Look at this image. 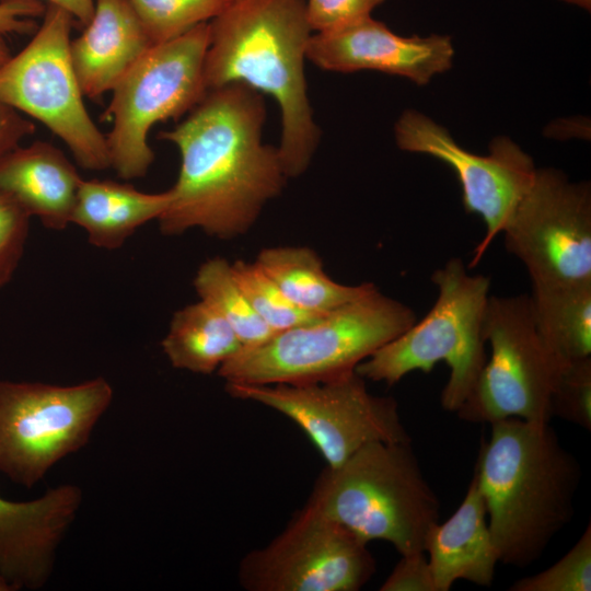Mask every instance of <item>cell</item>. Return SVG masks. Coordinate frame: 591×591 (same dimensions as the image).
Returning <instances> with one entry per match:
<instances>
[{
    "label": "cell",
    "instance_id": "36",
    "mask_svg": "<svg viewBox=\"0 0 591 591\" xmlns=\"http://www.w3.org/2000/svg\"><path fill=\"white\" fill-rule=\"evenodd\" d=\"M563 1L580 7L588 11H590V8H591V0H563Z\"/></svg>",
    "mask_w": 591,
    "mask_h": 591
},
{
    "label": "cell",
    "instance_id": "21",
    "mask_svg": "<svg viewBox=\"0 0 591 591\" xmlns=\"http://www.w3.org/2000/svg\"><path fill=\"white\" fill-rule=\"evenodd\" d=\"M255 263L293 304L315 315L328 313L376 289L371 282L357 286L336 282L325 273L318 255L304 246L264 248Z\"/></svg>",
    "mask_w": 591,
    "mask_h": 591
},
{
    "label": "cell",
    "instance_id": "35",
    "mask_svg": "<svg viewBox=\"0 0 591 591\" xmlns=\"http://www.w3.org/2000/svg\"><path fill=\"white\" fill-rule=\"evenodd\" d=\"M11 56L5 34L0 32V66H2Z\"/></svg>",
    "mask_w": 591,
    "mask_h": 591
},
{
    "label": "cell",
    "instance_id": "20",
    "mask_svg": "<svg viewBox=\"0 0 591 591\" xmlns=\"http://www.w3.org/2000/svg\"><path fill=\"white\" fill-rule=\"evenodd\" d=\"M171 202L170 189L144 193L127 183L82 179L71 223L82 228L90 244L116 250L147 222L159 219Z\"/></svg>",
    "mask_w": 591,
    "mask_h": 591
},
{
    "label": "cell",
    "instance_id": "19",
    "mask_svg": "<svg viewBox=\"0 0 591 591\" xmlns=\"http://www.w3.org/2000/svg\"><path fill=\"white\" fill-rule=\"evenodd\" d=\"M424 551L428 553L436 591H449L459 580L491 586L499 558L474 475L454 513L431 528Z\"/></svg>",
    "mask_w": 591,
    "mask_h": 591
},
{
    "label": "cell",
    "instance_id": "22",
    "mask_svg": "<svg viewBox=\"0 0 591 591\" xmlns=\"http://www.w3.org/2000/svg\"><path fill=\"white\" fill-rule=\"evenodd\" d=\"M529 297L536 331L559 361L591 357V281L532 285Z\"/></svg>",
    "mask_w": 591,
    "mask_h": 591
},
{
    "label": "cell",
    "instance_id": "30",
    "mask_svg": "<svg viewBox=\"0 0 591 591\" xmlns=\"http://www.w3.org/2000/svg\"><path fill=\"white\" fill-rule=\"evenodd\" d=\"M385 0H305L306 16L315 33L329 32L371 15Z\"/></svg>",
    "mask_w": 591,
    "mask_h": 591
},
{
    "label": "cell",
    "instance_id": "18",
    "mask_svg": "<svg viewBox=\"0 0 591 591\" xmlns=\"http://www.w3.org/2000/svg\"><path fill=\"white\" fill-rule=\"evenodd\" d=\"M81 181L63 152L45 141L20 144L0 157V190L48 229L71 223Z\"/></svg>",
    "mask_w": 591,
    "mask_h": 591
},
{
    "label": "cell",
    "instance_id": "27",
    "mask_svg": "<svg viewBox=\"0 0 591 591\" xmlns=\"http://www.w3.org/2000/svg\"><path fill=\"white\" fill-rule=\"evenodd\" d=\"M510 591H590L591 526L588 524L575 545L554 565L514 581Z\"/></svg>",
    "mask_w": 591,
    "mask_h": 591
},
{
    "label": "cell",
    "instance_id": "14",
    "mask_svg": "<svg viewBox=\"0 0 591 591\" xmlns=\"http://www.w3.org/2000/svg\"><path fill=\"white\" fill-rule=\"evenodd\" d=\"M394 134L399 149L431 155L455 172L465 211L478 215L486 228L468 265L474 267L531 187L536 173L532 158L507 137L495 138L487 155L472 153L444 127L414 109L402 114Z\"/></svg>",
    "mask_w": 591,
    "mask_h": 591
},
{
    "label": "cell",
    "instance_id": "34",
    "mask_svg": "<svg viewBox=\"0 0 591 591\" xmlns=\"http://www.w3.org/2000/svg\"><path fill=\"white\" fill-rule=\"evenodd\" d=\"M48 4L61 8L68 12L74 22L85 26L94 12L95 0H46Z\"/></svg>",
    "mask_w": 591,
    "mask_h": 591
},
{
    "label": "cell",
    "instance_id": "10",
    "mask_svg": "<svg viewBox=\"0 0 591 591\" xmlns=\"http://www.w3.org/2000/svg\"><path fill=\"white\" fill-rule=\"evenodd\" d=\"M484 337L490 356L455 412L459 418L477 424L508 418L551 422V397L565 363L541 339L529 294L490 296Z\"/></svg>",
    "mask_w": 591,
    "mask_h": 591
},
{
    "label": "cell",
    "instance_id": "5",
    "mask_svg": "<svg viewBox=\"0 0 591 591\" xmlns=\"http://www.w3.org/2000/svg\"><path fill=\"white\" fill-rule=\"evenodd\" d=\"M416 322L412 308L378 288L318 315L242 348L217 371L225 383L306 384L351 372L379 348Z\"/></svg>",
    "mask_w": 591,
    "mask_h": 591
},
{
    "label": "cell",
    "instance_id": "16",
    "mask_svg": "<svg viewBox=\"0 0 591 591\" xmlns=\"http://www.w3.org/2000/svg\"><path fill=\"white\" fill-rule=\"evenodd\" d=\"M81 503L82 490L71 484L30 501L0 497V577L14 590L42 588Z\"/></svg>",
    "mask_w": 591,
    "mask_h": 591
},
{
    "label": "cell",
    "instance_id": "26",
    "mask_svg": "<svg viewBox=\"0 0 591 591\" xmlns=\"http://www.w3.org/2000/svg\"><path fill=\"white\" fill-rule=\"evenodd\" d=\"M231 268L253 310L274 333L299 326L318 316L293 304L255 262L236 260L231 264Z\"/></svg>",
    "mask_w": 591,
    "mask_h": 591
},
{
    "label": "cell",
    "instance_id": "4",
    "mask_svg": "<svg viewBox=\"0 0 591 591\" xmlns=\"http://www.w3.org/2000/svg\"><path fill=\"white\" fill-rule=\"evenodd\" d=\"M306 503L366 543L385 541L399 555L425 552L440 515L412 441L371 442L339 466H326Z\"/></svg>",
    "mask_w": 591,
    "mask_h": 591
},
{
    "label": "cell",
    "instance_id": "13",
    "mask_svg": "<svg viewBox=\"0 0 591 591\" xmlns=\"http://www.w3.org/2000/svg\"><path fill=\"white\" fill-rule=\"evenodd\" d=\"M505 246L532 285L591 281V188L555 169H536L502 229Z\"/></svg>",
    "mask_w": 591,
    "mask_h": 591
},
{
    "label": "cell",
    "instance_id": "1",
    "mask_svg": "<svg viewBox=\"0 0 591 591\" xmlns=\"http://www.w3.org/2000/svg\"><path fill=\"white\" fill-rule=\"evenodd\" d=\"M264 94L234 82L208 90L159 139L179 151L171 202L158 219L164 235L200 229L232 239L246 233L288 178L278 147L263 141Z\"/></svg>",
    "mask_w": 591,
    "mask_h": 591
},
{
    "label": "cell",
    "instance_id": "29",
    "mask_svg": "<svg viewBox=\"0 0 591 591\" xmlns=\"http://www.w3.org/2000/svg\"><path fill=\"white\" fill-rule=\"evenodd\" d=\"M31 217L0 190V290L16 270L26 244Z\"/></svg>",
    "mask_w": 591,
    "mask_h": 591
},
{
    "label": "cell",
    "instance_id": "17",
    "mask_svg": "<svg viewBox=\"0 0 591 591\" xmlns=\"http://www.w3.org/2000/svg\"><path fill=\"white\" fill-rule=\"evenodd\" d=\"M153 45L127 0H95L90 22L70 42L83 95L95 100L111 92Z\"/></svg>",
    "mask_w": 591,
    "mask_h": 591
},
{
    "label": "cell",
    "instance_id": "25",
    "mask_svg": "<svg viewBox=\"0 0 591 591\" xmlns=\"http://www.w3.org/2000/svg\"><path fill=\"white\" fill-rule=\"evenodd\" d=\"M152 43L173 39L211 21L232 0H127Z\"/></svg>",
    "mask_w": 591,
    "mask_h": 591
},
{
    "label": "cell",
    "instance_id": "2",
    "mask_svg": "<svg viewBox=\"0 0 591 591\" xmlns=\"http://www.w3.org/2000/svg\"><path fill=\"white\" fill-rule=\"evenodd\" d=\"M489 425L474 476L499 563L524 568L572 519L581 468L549 422Z\"/></svg>",
    "mask_w": 591,
    "mask_h": 591
},
{
    "label": "cell",
    "instance_id": "6",
    "mask_svg": "<svg viewBox=\"0 0 591 591\" xmlns=\"http://www.w3.org/2000/svg\"><path fill=\"white\" fill-rule=\"evenodd\" d=\"M437 299L428 313L356 367L364 380L392 386L413 371L430 372L445 362L450 376L441 405L455 413L471 393L487 360L484 322L490 278L468 273L459 257L430 277Z\"/></svg>",
    "mask_w": 591,
    "mask_h": 591
},
{
    "label": "cell",
    "instance_id": "15",
    "mask_svg": "<svg viewBox=\"0 0 591 591\" xmlns=\"http://www.w3.org/2000/svg\"><path fill=\"white\" fill-rule=\"evenodd\" d=\"M453 55L449 36H399L371 15L338 30L314 33L306 47V59L323 70H375L418 85L447 71Z\"/></svg>",
    "mask_w": 591,
    "mask_h": 591
},
{
    "label": "cell",
    "instance_id": "11",
    "mask_svg": "<svg viewBox=\"0 0 591 591\" xmlns=\"http://www.w3.org/2000/svg\"><path fill=\"white\" fill-rule=\"evenodd\" d=\"M225 390L235 398L259 403L290 418L328 467L339 466L371 442L412 441L395 398L370 393L356 371L306 384L225 383Z\"/></svg>",
    "mask_w": 591,
    "mask_h": 591
},
{
    "label": "cell",
    "instance_id": "3",
    "mask_svg": "<svg viewBox=\"0 0 591 591\" xmlns=\"http://www.w3.org/2000/svg\"><path fill=\"white\" fill-rule=\"evenodd\" d=\"M209 27L207 90L239 82L270 95L281 113L278 150L285 172L303 174L321 139L304 73L313 34L305 0H232Z\"/></svg>",
    "mask_w": 591,
    "mask_h": 591
},
{
    "label": "cell",
    "instance_id": "37",
    "mask_svg": "<svg viewBox=\"0 0 591 591\" xmlns=\"http://www.w3.org/2000/svg\"><path fill=\"white\" fill-rule=\"evenodd\" d=\"M0 591H14V589L8 581L0 577Z\"/></svg>",
    "mask_w": 591,
    "mask_h": 591
},
{
    "label": "cell",
    "instance_id": "28",
    "mask_svg": "<svg viewBox=\"0 0 591 591\" xmlns=\"http://www.w3.org/2000/svg\"><path fill=\"white\" fill-rule=\"evenodd\" d=\"M551 415L591 430V357L561 367L551 397Z\"/></svg>",
    "mask_w": 591,
    "mask_h": 591
},
{
    "label": "cell",
    "instance_id": "9",
    "mask_svg": "<svg viewBox=\"0 0 591 591\" xmlns=\"http://www.w3.org/2000/svg\"><path fill=\"white\" fill-rule=\"evenodd\" d=\"M113 395L102 376L76 385L0 380V472L33 487L84 448Z\"/></svg>",
    "mask_w": 591,
    "mask_h": 591
},
{
    "label": "cell",
    "instance_id": "31",
    "mask_svg": "<svg viewBox=\"0 0 591 591\" xmlns=\"http://www.w3.org/2000/svg\"><path fill=\"white\" fill-rule=\"evenodd\" d=\"M381 591H436L433 579L425 552L401 555Z\"/></svg>",
    "mask_w": 591,
    "mask_h": 591
},
{
    "label": "cell",
    "instance_id": "8",
    "mask_svg": "<svg viewBox=\"0 0 591 591\" xmlns=\"http://www.w3.org/2000/svg\"><path fill=\"white\" fill-rule=\"evenodd\" d=\"M28 44L0 66V102L40 121L89 171L111 167L106 137L91 118L70 57L74 20L47 4Z\"/></svg>",
    "mask_w": 591,
    "mask_h": 591
},
{
    "label": "cell",
    "instance_id": "7",
    "mask_svg": "<svg viewBox=\"0 0 591 591\" xmlns=\"http://www.w3.org/2000/svg\"><path fill=\"white\" fill-rule=\"evenodd\" d=\"M209 22L153 45L113 88L104 117L109 165L125 181L143 177L154 161L151 128L187 115L205 96Z\"/></svg>",
    "mask_w": 591,
    "mask_h": 591
},
{
    "label": "cell",
    "instance_id": "12",
    "mask_svg": "<svg viewBox=\"0 0 591 591\" xmlns=\"http://www.w3.org/2000/svg\"><path fill=\"white\" fill-rule=\"evenodd\" d=\"M374 572L368 543L306 503L242 558L237 577L248 591H358Z\"/></svg>",
    "mask_w": 591,
    "mask_h": 591
},
{
    "label": "cell",
    "instance_id": "32",
    "mask_svg": "<svg viewBox=\"0 0 591 591\" xmlns=\"http://www.w3.org/2000/svg\"><path fill=\"white\" fill-rule=\"evenodd\" d=\"M45 9L38 0H0V32L7 35L36 31L34 19L43 16Z\"/></svg>",
    "mask_w": 591,
    "mask_h": 591
},
{
    "label": "cell",
    "instance_id": "33",
    "mask_svg": "<svg viewBox=\"0 0 591 591\" xmlns=\"http://www.w3.org/2000/svg\"><path fill=\"white\" fill-rule=\"evenodd\" d=\"M34 132L35 124L31 119L0 102V157Z\"/></svg>",
    "mask_w": 591,
    "mask_h": 591
},
{
    "label": "cell",
    "instance_id": "23",
    "mask_svg": "<svg viewBox=\"0 0 591 591\" xmlns=\"http://www.w3.org/2000/svg\"><path fill=\"white\" fill-rule=\"evenodd\" d=\"M161 346L174 368L199 374L218 371L243 348L231 325L200 299L173 314Z\"/></svg>",
    "mask_w": 591,
    "mask_h": 591
},
{
    "label": "cell",
    "instance_id": "24",
    "mask_svg": "<svg viewBox=\"0 0 591 591\" xmlns=\"http://www.w3.org/2000/svg\"><path fill=\"white\" fill-rule=\"evenodd\" d=\"M194 287L199 299L231 325L243 348L263 344L275 334L253 310L227 259L213 257L204 262L196 273Z\"/></svg>",
    "mask_w": 591,
    "mask_h": 591
}]
</instances>
